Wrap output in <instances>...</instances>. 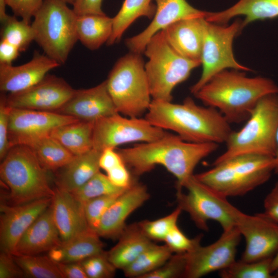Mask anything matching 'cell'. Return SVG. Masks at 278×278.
<instances>
[{
  "instance_id": "1",
  "label": "cell",
  "mask_w": 278,
  "mask_h": 278,
  "mask_svg": "<svg viewBox=\"0 0 278 278\" xmlns=\"http://www.w3.org/2000/svg\"><path fill=\"white\" fill-rule=\"evenodd\" d=\"M218 147L219 144L216 143L188 142L168 132L156 141L136 144L117 151L134 177L162 165L177 179V189H182L194 175L198 163Z\"/></svg>"
},
{
  "instance_id": "2",
  "label": "cell",
  "mask_w": 278,
  "mask_h": 278,
  "mask_svg": "<svg viewBox=\"0 0 278 278\" xmlns=\"http://www.w3.org/2000/svg\"><path fill=\"white\" fill-rule=\"evenodd\" d=\"M145 118L152 125L175 132L191 143H225L233 131L218 110L198 105L189 97L180 104L152 99Z\"/></svg>"
},
{
  "instance_id": "3",
  "label": "cell",
  "mask_w": 278,
  "mask_h": 278,
  "mask_svg": "<svg viewBox=\"0 0 278 278\" xmlns=\"http://www.w3.org/2000/svg\"><path fill=\"white\" fill-rule=\"evenodd\" d=\"M239 71L217 73L194 94L205 106L218 110L230 124L246 121L262 98L278 93V86L271 79L249 77Z\"/></svg>"
},
{
  "instance_id": "4",
  "label": "cell",
  "mask_w": 278,
  "mask_h": 278,
  "mask_svg": "<svg viewBox=\"0 0 278 278\" xmlns=\"http://www.w3.org/2000/svg\"><path fill=\"white\" fill-rule=\"evenodd\" d=\"M194 175L200 182L228 198L244 196L267 182L275 168L274 157L245 154L213 165Z\"/></svg>"
},
{
  "instance_id": "5",
  "label": "cell",
  "mask_w": 278,
  "mask_h": 278,
  "mask_svg": "<svg viewBox=\"0 0 278 278\" xmlns=\"http://www.w3.org/2000/svg\"><path fill=\"white\" fill-rule=\"evenodd\" d=\"M47 171L29 146H12L0 165L1 181L9 190V204L52 198L55 189L50 186Z\"/></svg>"
},
{
  "instance_id": "6",
  "label": "cell",
  "mask_w": 278,
  "mask_h": 278,
  "mask_svg": "<svg viewBox=\"0 0 278 278\" xmlns=\"http://www.w3.org/2000/svg\"><path fill=\"white\" fill-rule=\"evenodd\" d=\"M246 121L241 129L232 132L225 143V150L212 165L245 154L274 157L278 128V93L262 98Z\"/></svg>"
},
{
  "instance_id": "7",
  "label": "cell",
  "mask_w": 278,
  "mask_h": 278,
  "mask_svg": "<svg viewBox=\"0 0 278 278\" xmlns=\"http://www.w3.org/2000/svg\"><path fill=\"white\" fill-rule=\"evenodd\" d=\"M143 53L148 58L145 68L152 100L171 101L175 88L201 64L200 61L178 53L167 41L163 30L151 38Z\"/></svg>"
},
{
  "instance_id": "8",
  "label": "cell",
  "mask_w": 278,
  "mask_h": 278,
  "mask_svg": "<svg viewBox=\"0 0 278 278\" xmlns=\"http://www.w3.org/2000/svg\"><path fill=\"white\" fill-rule=\"evenodd\" d=\"M116 110L130 117H140L152 101L141 54L130 53L120 58L106 80Z\"/></svg>"
},
{
  "instance_id": "9",
  "label": "cell",
  "mask_w": 278,
  "mask_h": 278,
  "mask_svg": "<svg viewBox=\"0 0 278 278\" xmlns=\"http://www.w3.org/2000/svg\"><path fill=\"white\" fill-rule=\"evenodd\" d=\"M62 0H44L31 24L34 41L48 57L63 64L78 41L77 16Z\"/></svg>"
},
{
  "instance_id": "10",
  "label": "cell",
  "mask_w": 278,
  "mask_h": 278,
  "mask_svg": "<svg viewBox=\"0 0 278 278\" xmlns=\"http://www.w3.org/2000/svg\"><path fill=\"white\" fill-rule=\"evenodd\" d=\"M183 187L187 193L177 189L178 206L189 215L197 227L207 231L209 220L218 222L223 231L235 226L239 210L231 204L227 197L199 181L194 175Z\"/></svg>"
},
{
  "instance_id": "11",
  "label": "cell",
  "mask_w": 278,
  "mask_h": 278,
  "mask_svg": "<svg viewBox=\"0 0 278 278\" xmlns=\"http://www.w3.org/2000/svg\"><path fill=\"white\" fill-rule=\"evenodd\" d=\"M206 20V19H205ZM242 21L237 20L229 26L205 20L201 56L202 72L199 80L190 88L195 94L215 75L229 68L242 71L251 70L238 63L234 58L232 44L241 31Z\"/></svg>"
},
{
  "instance_id": "12",
  "label": "cell",
  "mask_w": 278,
  "mask_h": 278,
  "mask_svg": "<svg viewBox=\"0 0 278 278\" xmlns=\"http://www.w3.org/2000/svg\"><path fill=\"white\" fill-rule=\"evenodd\" d=\"M168 133L145 118L124 117L117 113L94 122L93 148L102 152L127 143L150 142Z\"/></svg>"
},
{
  "instance_id": "13",
  "label": "cell",
  "mask_w": 278,
  "mask_h": 278,
  "mask_svg": "<svg viewBox=\"0 0 278 278\" xmlns=\"http://www.w3.org/2000/svg\"><path fill=\"white\" fill-rule=\"evenodd\" d=\"M241 235L236 226L223 231L214 242L198 246L186 253V264L184 278H199L227 268L235 260L237 246Z\"/></svg>"
},
{
  "instance_id": "14",
  "label": "cell",
  "mask_w": 278,
  "mask_h": 278,
  "mask_svg": "<svg viewBox=\"0 0 278 278\" xmlns=\"http://www.w3.org/2000/svg\"><path fill=\"white\" fill-rule=\"evenodd\" d=\"M235 226L246 242L241 260L258 261L272 258L278 252V223L264 212L250 215L239 210Z\"/></svg>"
},
{
  "instance_id": "15",
  "label": "cell",
  "mask_w": 278,
  "mask_h": 278,
  "mask_svg": "<svg viewBox=\"0 0 278 278\" xmlns=\"http://www.w3.org/2000/svg\"><path fill=\"white\" fill-rule=\"evenodd\" d=\"M78 120L55 112L11 108L8 130L10 147L18 145L29 146L50 135L56 128Z\"/></svg>"
},
{
  "instance_id": "16",
  "label": "cell",
  "mask_w": 278,
  "mask_h": 278,
  "mask_svg": "<svg viewBox=\"0 0 278 278\" xmlns=\"http://www.w3.org/2000/svg\"><path fill=\"white\" fill-rule=\"evenodd\" d=\"M75 91L64 79L47 74L40 82L23 91L5 95L12 108L57 112Z\"/></svg>"
},
{
  "instance_id": "17",
  "label": "cell",
  "mask_w": 278,
  "mask_h": 278,
  "mask_svg": "<svg viewBox=\"0 0 278 278\" xmlns=\"http://www.w3.org/2000/svg\"><path fill=\"white\" fill-rule=\"evenodd\" d=\"M46 198L19 205L2 203L0 206L1 250L13 254L20 238L51 204Z\"/></svg>"
},
{
  "instance_id": "18",
  "label": "cell",
  "mask_w": 278,
  "mask_h": 278,
  "mask_svg": "<svg viewBox=\"0 0 278 278\" xmlns=\"http://www.w3.org/2000/svg\"><path fill=\"white\" fill-rule=\"evenodd\" d=\"M156 10L150 24L141 32L126 39L125 43L131 52L142 54L151 38L168 26L182 20L204 18L208 12L200 10L186 0H155Z\"/></svg>"
},
{
  "instance_id": "19",
  "label": "cell",
  "mask_w": 278,
  "mask_h": 278,
  "mask_svg": "<svg viewBox=\"0 0 278 278\" xmlns=\"http://www.w3.org/2000/svg\"><path fill=\"white\" fill-rule=\"evenodd\" d=\"M56 112L93 122L118 113L106 80L91 88L75 90L71 98Z\"/></svg>"
},
{
  "instance_id": "20",
  "label": "cell",
  "mask_w": 278,
  "mask_h": 278,
  "mask_svg": "<svg viewBox=\"0 0 278 278\" xmlns=\"http://www.w3.org/2000/svg\"><path fill=\"white\" fill-rule=\"evenodd\" d=\"M149 198L146 186L135 180L105 212L100 220L97 234L106 238L118 239L127 225L128 217Z\"/></svg>"
},
{
  "instance_id": "21",
  "label": "cell",
  "mask_w": 278,
  "mask_h": 278,
  "mask_svg": "<svg viewBox=\"0 0 278 278\" xmlns=\"http://www.w3.org/2000/svg\"><path fill=\"white\" fill-rule=\"evenodd\" d=\"M60 65L57 61L37 51L29 61L22 65L0 64V90L9 93L26 90L40 82L49 71Z\"/></svg>"
},
{
  "instance_id": "22",
  "label": "cell",
  "mask_w": 278,
  "mask_h": 278,
  "mask_svg": "<svg viewBox=\"0 0 278 278\" xmlns=\"http://www.w3.org/2000/svg\"><path fill=\"white\" fill-rule=\"evenodd\" d=\"M50 206L62 241L72 238L89 228L84 204L70 192L56 187Z\"/></svg>"
},
{
  "instance_id": "23",
  "label": "cell",
  "mask_w": 278,
  "mask_h": 278,
  "mask_svg": "<svg viewBox=\"0 0 278 278\" xmlns=\"http://www.w3.org/2000/svg\"><path fill=\"white\" fill-rule=\"evenodd\" d=\"M61 242L50 205L21 236L13 255H38L48 252Z\"/></svg>"
},
{
  "instance_id": "24",
  "label": "cell",
  "mask_w": 278,
  "mask_h": 278,
  "mask_svg": "<svg viewBox=\"0 0 278 278\" xmlns=\"http://www.w3.org/2000/svg\"><path fill=\"white\" fill-rule=\"evenodd\" d=\"M205 20L195 18L179 21L163 30L165 38L183 57L201 61Z\"/></svg>"
},
{
  "instance_id": "25",
  "label": "cell",
  "mask_w": 278,
  "mask_h": 278,
  "mask_svg": "<svg viewBox=\"0 0 278 278\" xmlns=\"http://www.w3.org/2000/svg\"><path fill=\"white\" fill-rule=\"evenodd\" d=\"M101 152L92 148L83 154L75 155L66 165L57 170L56 187L72 192L81 187L99 171Z\"/></svg>"
},
{
  "instance_id": "26",
  "label": "cell",
  "mask_w": 278,
  "mask_h": 278,
  "mask_svg": "<svg viewBox=\"0 0 278 278\" xmlns=\"http://www.w3.org/2000/svg\"><path fill=\"white\" fill-rule=\"evenodd\" d=\"M238 15L245 16L242 21V29L255 21L278 18V0H239L226 10L208 12L205 19L211 23L225 25L231 19Z\"/></svg>"
},
{
  "instance_id": "27",
  "label": "cell",
  "mask_w": 278,
  "mask_h": 278,
  "mask_svg": "<svg viewBox=\"0 0 278 278\" xmlns=\"http://www.w3.org/2000/svg\"><path fill=\"white\" fill-rule=\"evenodd\" d=\"M97 233L89 228L72 238L62 241L48 251V256L56 263L78 262L103 251Z\"/></svg>"
},
{
  "instance_id": "28",
  "label": "cell",
  "mask_w": 278,
  "mask_h": 278,
  "mask_svg": "<svg viewBox=\"0 0 278 278\" xmlns=\"http://www.w3.org/2000/svg\"><path fill=\"white\" fill-rule=\"evenodd\" d=\"M152 243L138 222L133 223L126 225L117 244L107 252L108 258L116 269L123 270Z\"/></svg>"
},
{
  "instance_id": "29",
  "label": "cell",
  "mask_w": 278,
  "mask_h": 278,
  "mask_svg": "<svg viewBox=\"0 0 278 278\" xmlns=\"http://www.w3.org/2000/svg\"><path fill=\"white\" fill-rule=\"evenodd\" d=\"M94 125L93 121L78 120L56 128L50 135L74 155H78L93 148Z\"/></svg>"
},
{
  "instance_id": "30",
  "label": "cell",
  "mask_w": 278,
  "mask_h": 278,
  "mask_svg": "<svg viewBox=\"0 0 278 278\" xmlns=\"http://www.w3.org/2000/svg\"><path fill=\"white\" fill-rule=\"evenodd\" d=\"M113 30V18L105 15L77 16V37L87 48L94 50L108 42Z\"/></svg>"
},
{
  "instance_id": "31",
  "label": "cell",
  "mask_w": 278,
  "mask_h": 278,
  "mask_svg": "<svg viewBox=\"0 0 278 278\" xmlns=\"http://www.w3.org/2000/svg\"><path fill=\"white\" fill-rule=\"evenodd\" d=\"M152 1L125 0L118 12L113 18L112 32L107 45H111L119 41L125 31L140 17L152 18L156 6Z\"/></svg>"
},
{
  "instance_id": "32",
  "label": "cell",
  "mask_w": 278,
  "mask_h": 278,
  "mask_svg": "<svg viewBox=\"0 0 278 278\" xmlns=\"http://www.w3.org/2000/svg\"><path fill=\"white\" fill-rule=\"evenodd\" d=\"M29 147L41 165L47 170H58L75 156L50 135L39 140Z\"/></svg>"
},
{
  "instance_id": "33",
  "label": "cell",
  "mask_w": 278,
  "mask_h": 278,
  "mask_svg": "<svg viewBox=\"0 0 278 278\" xmlns=\"http://www.w3.org/2000/svg\"><path fill=\"white\" fill-rule=\"evenodd\" d=\"M172 253L165 244L158 245L153 242L134 261L123 270L124 274L128 277L142 278L163 265Z\"/></svg>"
},
{
  "instance_id": "34",
  "label": "cell",
  "mask_w": 278,
  "mask_h": 278,
  "mask_svg": "<svg viewBox=\"0 0 278 278\" xmlns=\"http://www.w3.org/2000/svg\"><path fill=\"white\" fill-rule=\"evenodd\" d=\"M25 277L63 278L58 265L47 256L13 255Z\"/></svg>"
},
{
  "instance_id": "35",
  "label": "cell",
  "mask_w": 278,
  "mask_h": 278,
  "mask_svg": "<svg viewBox=\"0 0 278 278\" xmlns=\"http://www.w3.org/2000/svg\"><path fill=\"white\" fill-rule=\"evenodd\" d=\"M272 258L252 262L235 260L220 271L219 275L222 278H274L271 271Z\"/></svg>"
},
{
  "instance_id": "36",
  "label": "cell",
  "mask_w": 278,
  "mask_h": 278,
  "mask_svg": "<svg viewBox=\"0 0 278 278\" xmlns=\"http://www.w3.org/2000/svg\"><path fill=\"white\" fill-rule=\"evenodd\" d=\"M2 25L1 40L16 46L20 52L25 51L34 41V33L31 24L22 20H18L14 15H10Z\"/></svg>"
},
{
  "instance_id": "37",
  "label": "cell",
  "mask_w": 278,
  "mask_h": 278,
  "mask_svg": "<svg viewBox=\"0 0 278 278\" xmlns=\"http://www.w3.org/2000/svg\"><path fill=\"white\" fill-rule=\"evenodd\" d=\"M126 189L113 185L107 176L99 171L81 187L70 193L77 200L84 204L98 197L121 193Z\"/></svg>"
},
{
  "instance_id": "38",
  "label": "cell",
  "mask_w": 278,
  "mask_h": 278,
  "mask_svg": "<svg viewBox=\"0 0 278 278\" xmlns=\"http://www.w3.org/2000/svg\"><path fill=\"white\" fill-rule=\"evenodd\" d=\"M178 206L170 214L154 220L138 222L143 232L150 240L164 241L170 230L177 224L182 212Z\"/></svg>"
},
{
  "instance_id": "39",
  "label": "cell",
  "mask_w": 278,
  "mask_h": 278,
  "mask_svg": "<svg viewBox=\"0 0 278 278\" xmlns=\"http://www.w3.org/2000/svg\"><path fill=\"white\" fill-rule=\"evenodd\" d=\"M88 278H110L115 275L116 268L108 258L107 252H102L80 262Z\"/></svg>"
},
{
  "instance_id": "40",
  "label": "cell",
  "mask_w": 278,
  "mask_h": 278,
  "mask_svg": "<svg viewBox=\"0 0 278 278\" xmlns=\"http://www.w3.org/2000/svg\"><path fill=\"white\" fill-rule=\"evenodd\" d=\"M121 193L101 196L84 203L85 215L90 228L97 232L103 215Z\"/></svg>"
},
{
  "instance_id": "41",
  "label": "cell",
  "mask_w": 278,
  "mask_h": 278,
  "mask_svg": "<svg viewBox=\"0 0 278 278\" xmlns=\"http://www.w3.org/2000/svg\"><path fill=\"white\" fill-rule=\"evenodd\" d=\"M202 237V234H199L193 238H188L177 224L170 230L164 241L172 253H186L200 245Z\"/></svg>"
},
{
  "instance_id": "42",
  "label": "cell",
  "mask_w": 278,
  "mask_h": 278,
  "mask_svg": "<svg viewBox=\"0 0 278 278\" xmlns=\"http://www.w3.org/2000/svg\"><path fill=\"white\" fill-rule=\"evenodd\" d=\"M186 264V253H175L161 267L142 278L183 277Z\"/></svg>"
},
{
  "instance_id": "43",
  "label": "cell",
  "mask_w": 278,
  "mask_h": 278,
  "mask_svg": "<svg viewBox=\"0 0 278 278\" xmlns=\"http://www.w3.org/2000/svg\"><path fill=\"white\" fill-rule=\"evenodd\" d=\"M14 15L20 16L24 22L29 24L42 6L44 0H5Z\"/></svg>"
},
{
  "instance_id": "44",
  "label": "cell",
  "mask_w": 278,
  "mask_h": 278,
  "mask_svg": "<svg viewBox=\"0 0 278 278\" xmlns=\"http://www.w3.org/2000/svg\"><path fill=\"white\" fill-rule=\"evenodd\" d=\"M11 108L6 102L5 95L0 100V159L2 161L11 148L8 139L9 116Z\"/></svg>"
},
{
  "instance_id": "45",
  "label": "cell",
  "mask_w": 278,
  "mask_h": 278,
  "mask_svg": "<svg viewBox=\"0 0 278 278\" xmlns=\"http://www.w3.org/2000/svg\"><path fill=\"white\" fill-rule=\"evenodd\" d=\"M107 173L111 182L119 188H128L135 180L124 162L109 170Z\"/></svg>"
},
{
  "instance_id": "46",
  "label": "cell",
  "mask_w": 278,
  "mask_h": 278,
  "mask_svg": "<svg viewBox=\"0 0 278 278\" xmlns=\"http://www.w3.org/2000/svg\"><path fill=\"white\" fill-rule=\"evenodd\" d=\"M25 275L15 261L13 254L1 251L0 278L24 277Z\"/></svg>"
},
{
  "instance_id": "47",
  "label": "cell",
  "mask_w": 278,
  "mask_h": 278,
  "mask_svg": "<svg viewBox=\"0 0 278 278\" xmlns=\"http://www.w3.org/2000/svg\"><path fill=\"white\" fill-rule=\"evenodd\" d=\"M102 0H75L73 10L77 16L105 15L102 10Z\"/></svg>"
},
{
  "instance_id": "48",
  "label": "cell",
  "mask_w": 278,
  "mask_h": 278,
  "mask_svg": "<svg viewBox=\"0 0 278 278\" xmlns=\"http://www.w3.org/2000/svg\"><path fill=\"white\" fill-rule=\"evenodd\" d=\"M264 213L278 223V181L264 200Z\"/></svg>"
},
{
  "instance_id": "49",
  "label": "cell",
  "mask_w": 278,
  "mask_h": 278,
  "mask_svg": "<svg viewBox=\"0 0 278 278\" xmlns=\"http://www.w3.org/2000/svg\"><path fill=\"white\" fill-rule=\"evenodd\" d=\"M124 163V161L115 148H108L103 150L99 158V167L106 172Z\"/></svg>"
},
{
  "instance_id": "50",
  "label": "cell",
  "mask_w": 278,
  "mask_h": 278,
  "mask_svg": "<svg viewBox=\"0 0 278 278\" xmlns=\"http://www.w3.org/2000/svg\"><path fill=\"white\" fill-rule=\"evenodd\" d=\"M57 264L63 278H88L80 262Z\"/></svg>"
},
{
  "instance_id": "51",
  "label": "cell",
  "mask_w": 278,
  "mask_h": 278,
  "mask_svg": "<svg viewBox=\"0 0 278 278\" xmlns=\"http://www.w3.org/2000/svg\"><path fill=\"white\" fill-rule=\"evenodd\" d=\"M20 51L13 44L1 40L0 64H12V62L19 56Z\"/></svg>"
},
{
  "instance_id": "52",
  "label": "cell",
  "mask_w": 278,
  "mask_h": 278,
  "mask_svg": "<svg viewBox=\"0 0 278 278\" xmlns=\"http://www.w3.org/2000/svg\"><path fill=\"white\" fill-rule=\"evenodd\" d=\"M6 6L5 0H0V21L1 24L6 21L10 16L7 14L6 12Z\"/></svg>"
},
{
  "instance_id": "53",
  "label": "cell",
  "mask_w": 278,
  "mask_h": 278,
  "mask_svg": "<svg viewBox=\"0 0 278 278\" xmlns=\"http://www.w3.org/2000/svg\"><path fill=\"white\" fill-rule=\"evenodd\" d=\"M276 150L275 155L274 156L275 160V168L274 170V173L278 175V128L276 133Z\"/></svg>"
},
{
  "instance_id": "54",
  "label": "cell",
  "mask_w": 278,
  "mask_h": 278,
  "mask_svg": "<svg viewBox=\"0 0 278 278\" xmlns=\"http://www.w3.org/2000/svg\"><path fill=\"white\" fill-rule=\"evenodd\" d=\"M278 270V252L272 257L271 261V271L273 273Z\"/></svg>"
},
{
  "instance_id": "55",
  "label": "cell",
  "mask_w": 278,
  "mask_h": 278,
  "mask_svg": "<svg viewBox=\"0 0 278 278\" xmlns=\"http://www.w3.org/2000/svg\"><path fill=\"white\" fill-rule=\"evenodd\" d=\"M62 1L65 2L67 4H69L72 5H73V4L74 3L75 1V0H62Z\"/></svg>"
},
{
  "instance_id": "56",
  "label": "cell",
  "mask_w": 278,
  "mask_h": 278,
  "mask_svg": "<svg viewBox=\"0 0 278 278\" xmlns=\"http://www.w3.org/2000/svg\"><path fill=\"white\" fill-rule=\"evenodd\" d=\"M273 276L274 277L278 278V270L273 273Z\"/></svg>"
}]
</instances>
